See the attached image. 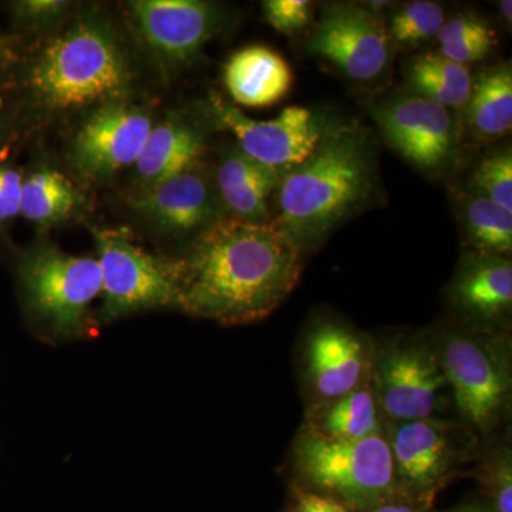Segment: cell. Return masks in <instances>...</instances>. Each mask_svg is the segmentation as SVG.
I'll list each match as a JSON object with an SVG mask.
<instances>
[{
	"label": "cell",
	"instance_id": "obj_1",
	"mask_svg": "<svg viewBox=\"0 0 512 512\" xmlns=\"http://www.w3.org/2000/svg\"><path fill=\"white\" fill-rule=\"evenodd\" d=\"M181 266V311L247 325L268 318L291 295L302 252L276 222L222 218L195 238Z\"/></svg>",
	"mask_w": 512,
	"mask_h": 512
},
{
	"label": "cell",
	"instance_id": "obj_2",
	"mask_svg": "<svg viewBox=\"0 0 512 512\" xmlns=\"http://www.w3.org/2000/svg\"><path fill=\"white\" fill-rule=\"evenodd\" d=\"M373 181L372 154L359 131H326L311 156L282 177L276 224L301 252L312 249L359 210Z\"/></svg>",
	"mask_w": 512,
	"mask_h": 512
},
{
	"label": "cell",
	"instance_id": "obj_3",
	"mask_svg": "<svg viewBox=\"0 0 512 512\" xmlns=\"http://www.w3.org/2000/svg\"><path fill=\"white\" fill-rule=\"evenodd\" d=\"M134 73L119 37L106 20L84 18L40 47L23 87L46 114L70 113L127 100Z\"/></svg>",
	"mask_w": 512,
	"mask_h": 512
},
{
	"label": "cell",
	"instance_id": "obj_4",
	"mask_svg": "<svg viewBox=\"0 0 512 512\" xmlns=\"http://www.w3.org/2000/svg\"><path fill=\"white\" fill-rule=\"evenodd\" d=\"M15 268L25 311L43 335L57 340L93 335L90 306L103 289L96 258L39 242L20 252Z\"/></svg>",
	"mask_w": 512,
	"mask_h": 512
},
{
	"label": "cell",
	"instance_id": "obj_5",
	"mask_svg": "<svg viewBox=\"0 0 512 512\" xmlns=\"http://www.w3.org/2000/svg\"><path fill=\"white\" fill-rule=\"evenodd\" d=\"M303 490L363 512L397 494L392 453L384 431L356 441L332 440L303 426L292 447Z\"/></svg>",
	"mask_w": 512,
	"mask_h": 512
},
{
	"label": "cell",
	"instance_id": "obj_6",
	"mask_svg": "<svg viewBox=\"0 0 512 512\" xmlns=\"http://www.w3.org/2000/svg\"><path fill=\"white\" fill-rule=\"evenodd\" d=\"M434 345L464 421L477 433H493L507 417L511 403L507 339L493 332L448 330Z\"/></svg>",
	"mask_w": 512,
	"mask_h": 512
},
{
	"label": "cell",
	"instance_id": "obj_7",
	"mask_svg": "<svg viewBox=\"0 0 512 512\" xmlns=\"http://www.w3.org/2000/svg\"><path fill=\"white\" fill-rule=\"evenodd\" d=\"M92 234L103 278L101 323L153 309H181V259L150 254L124 229L92 228Z\"/></svg>",
	"mask_w": 512,
	"mask_h": 512
},
{
	"label": "cell",
	"instance_id": "obj_8",
	"mask_svg": "<svg viewBox=\"0 0 512 512\" xmlns=\"http://www.w3.org/2000/svg\"><path fill=\"white\" fill-rule=\"evenodd\" d=\"M372 386L383 420L412 421L433 417L448 384L434 342L414 336L375 346Z\"/></svg>",
	"mask_w": 512,
	"mask_h": 512
},
{
	"label": "cell",
	"instance_id": "obj_9",
	"mask_svg": "<svg viewBox=\"0 0 512 512\" xmlns=\"http://www.w3.org/2000/svg\"><path fill=\"white\" fill-rule=\"evenodd\" d=\"M384 436L392 453L397 494L426 510L434 495L463 464L467 450L456 427L436 417L384 420Z\"/></svg>",
	"mask_w": 512,
	"mask_h": 512
},
{
	"label": "cell",
	"instance_id": "obj_10",
	"mask_svg": "<svg viewBox=\"0 0 512 512\" xmlns=\"http://www.w3.org/2000/svg\"><path fill=\"white\" fill-rule=\"evenodd\" d=\"M210 111L217 126L231 131L248 157L285 174L311 156L326 133L322 120L302 106L286 107L276 119L259 121L212 93Z\"/></svg>",
	"mask_w": 512,
	"mask_h": 512
},
{
	"label": "cell",
	"instance_id": "obj_11",
	"mask_svg": "<svg viewBox=\"0 0 512 512\" xmlns=\"http://www.w3.org/2000/svg\"><path fill=\"white\" fill-rule=\"evenodd\" d=\"M308 52L338 66L356 82L382 76L390 60V37L376 13L353 3H330L322 10Z\"/></svg>",
	"mask_w": 512,
	"mask_h": 512
},
{
	"label": "cell",
	"instance_id": "obj_12",
	"mask_svg": "<svg viewBox=\"0 0 512 512\" xmlns=\"http://www.w3.org/2000/svg\"><path fill=\"white\" fill-rule=\"evenodd\" d=\"M153 127V117L127 100L96 107L74 134L73 167L90 180L134 167Z\"/></svg>",
	"mask_w": 512,
	"mask_h": 512
},
{
	"label": "cell",
	"instance_id": "obj_13",
	"mask_svg": "<svg viewBox=\"0 0 512 512\" xmlns=\"http://www.w3.org/2000/svg\"><path fill=\"white\" fill-rule=\"evenodd\" d=\"M144 45L171 66H184L222 29L220 6L202 0H134L128 3Z\"/></svg>",
	"mask_w": 512,
	"mask_h": 512
},
{
	"label": "cell",
	"instance_id": "obj_14",
	"mask_svg": "<svg viewBox=\"0 0 512 512\" xmlns=\"http://www.w3.org/2000/svg\"><path fill=\"white\" fill-rule=\"evenodd\" d=\"M303 349V375L311 406L338 399L372 380L375 346L348 326L319 323Z\"/></svg>",
	"mask_w": 512,
	"mask_h": 512
},
{
	"label": "cell",
	"instance_id": "obj_15",
	"mask_svg": "<svg viewBox=\"0 0 512 512\" xmlns=\"http://www.w3.org/2000/svg\"><path fill=\"white\" fill-rule=\"evenodd\" d=\"M375 119L387 141L420 170L439 171L456 153L453 116L426 97H403L377 107Z\"/></svg>",
	"mask_w": 512,
	"mask_h": 512
},
{
	"label": "cell",
	"instance_id": "obj_16",
	"mask_svg": "<svg viewBox=\"0 0 512 512\" xmlns=\"http://www.w3.org/2000/svg\"><path fill=\"white\" fill-rule=\"evenodd\" d=\"M127 202L141 220L173 237H198L222 220L220 195L197 168L140 190Z\"/></svg>",
	"mask_w": 512,
	"mask_h": 512
},
{
	"label": "cell",
	"instance_id": "obj_17",
	"mask_svg": "<svg viewBox=\"0 0 512 512\" xmlns=\"http://www.w3.org/2000/svg\"><path fill=\"white\" fill-rule=\"evenodd\" d=\"M450 302L461 316L490 332L510 316L512 264L505 256H466L450 285Z\"/></svg>",
	"mask_w": 512,
	"mask_h": 512
},
{
	"label": "cell",
	"instance_id": "obj_18",
	"mask_svg": "<svg viewBox=\"0 0 512 512\" xmlns=\"http://www.w3.org/2000/svg\"><path fill=\"white\" fill-rule=\"evenodd\" d=\"M285 173L258 163L238 146L228 148L221 157L217 191L221 204L237 220L268 222V202L278 191Z\"/></svg>",
	"mask_w": 512,
	"mask_h": 512
},
{
	"label": "cell",
	"instance_id": "obj_19",
	"mask_svg": "<svg viewBox=\"0 0 512 512\" xmlns=\"http://www.w3.org/2000/svg\"><path fill=\"white\" fill-rule=\"evenodd\" d=\"M224 83L239 106H274L291 92L292 67L266 46H249L234 53L224 67Z\"/></svg>",
	"mask_w": 512,
	"mask_h": 512
},
{
	"label": "cell",
	"instance_id": "obj_20",
	"mask_svg": "<svg viewBox=\"0 0 512 512\" xmlns=\"http://www.w3.org/2000/svg\"><path fill=\"white\" fill-rule=\"evenodd\" d=\"M204 150V133L187 121L173 117L154 124L134 164V177L141 190L154 187L195 168Z\"/></svg>",
	"mask_w": 512,
	"mask_h": 512
},
{
	"label": "cell",
	"instance_id": "obj_21",
	"mask_svg": "<svg viewBox=\"0 0 512 512\" xmlns=\"http://www.w3.org/2000/svg\"><path fill=\"white\" fill-rule=\"evenodd\" d=\"M303 426L332 440L356 441L384 431L372 380L345 396L309 407Z\"/></svg>",
	"mask_w": 512,
	"mask_h": 512
},
{
	"label": "cell",
	"instance_id": "obj_22",
	"mask_svg": "<svg viewBox=\"0 0 512 512\" xmlns=\"http://www.w3.org/2000/svg\"><path fill=\"white\" fill-rule=\"evenodd\" d=\"M83 204V195L59 171L42 167L23 177L20 215L39 227L69 220Z\"/></svg>",
	"mask_w": 512,
	"mask_h": 512
},
{
	"label": "cell",
	"instance_id": "obj_23",
	"mask_svg": "<svg viewBox=\"0 0 512 512\" xmlns=\"http://www.w3.org/2000/svg\"><path fill=\"white\" fill-rule=\"evenodd\" d=\"M467 119L477 136L498 138L512 127V73L508 64L491 67L473 80Z\"/></svg>",
	"mask_w": 512,
	"mask_h": 512
},
{
	"label": "cell",
	"instance_id": "obj_24",
	"mask_svg": "<svg viewBox=\"0 0 512 512\" xmlns=\"http://www.w3.org/2000/svg\"><path fill=\"white\" fill-rule=\"evenodd\" d=\"M407 77L419 96L446 109L466 106L473 89V77L467 66L447 59L440 52L414 57Z\"/></svg>",
	"mask_w": 512,
	"mask_h": 512
},
{
	"label": "cell",
	"instance_id": "obj_25",
	"mask_svg": "<svg viewBox=\"0 0 512 512\" xmlns=\"http://www.w3.org/2000/svg\"><path fill=\"white\" fill-rule=\"evenodd\" d=\"M464 227L474 252L505 256L512 251V214L481 195L464 205Z\"/></svg>",
	"mask_w": 512,
	"mask_h": 512
},
{
	"label": "cell",
	"instance_id": "obj_26",
	"mask_svg": "<svg viewBox=\"0 0 512 512\" xmlns=\"http://www.w3.org/2000/svg\"><path fill=\"white\" fill-rule=\"evenodd\" d=\"M437 40L441 55L463 66L484 59L498 43L497 32L476 15H460L448 20Z\"/></svg>",
	"mask_w": 512,
	"mask_h": 512
},
{
	"label": "cell",
	"instance_id": "obj_27",
	"mask_svg": "<svg viewBox=\"0 0 512 512\" xmlns=\"http://www.w3.org/2000/svg\"><path fill=\"white\" fill-rule=\"evenodd\" d=\"M446 23L443 6L430 0L406 3L390 19V39L402 47H417L439 35Z\"/></svg>",
	"mask_w": 512,
	"mask_h": 512
},
{
	"label": "cell",
	"instance_id": "obj_28",
	"mask_svg": "<svg viewBox=\"0 0 512 512\" xmlns=\"http://www.w3.org/2000/svg\"><path fill=\"white\" fill-rule=\"evenodd\" d=\"M477 478L494 512H512V453L507 443L493 446L481 458Z\"/></svg>",
	"mask_w": 512,
	"mask_h": 512
},
{
	"label": "cell",
	"instance_id": "obj_29",
	"mask_svg": "<svg viewBox=\"0 0 512 512\" xmlns=\"http://www.w3.org/2000/svg\"><path fill=\"white\" fill-rule=\"evenodd\" d=\"M476 194L500 205L512 214V154L510 148L497 151L478 165L473 175Z\"/></svg>",
	"mask_w": 512,
	"mask_h": 512
},
{
	"label": "cell",
	"instance_id": "obj_30",
	"mask_svg": "<svg viewBox=\"0 0 512 512\" xmlns=\"http://www.w3.org/2000/svg\"><path fill=\"white\" fill-rule=\"evenodd\" d=\"M73 8L66 0H19L10 5L16 25L25 30H40L57 25Z\"/></svg>",
	"mask_w": 512,
	"mask_h": 512
},
{
	"label": "cell",
	"instance_id": "obj_31",
	"mask_svg": "<svg viewBox=\"0 0 512 512\" xmlns=\"http://www.w3.org/2000/svg\"><path fill=\"white\" fill-rule=\"evenodd\" d=\"M266 22L286 36H296L311 25L313 3L309 0H268L262 3Z\"/></svg>",
	"mask_w": 512,
	"mask_h": 512
},
{
	"label": "cell",
	"instance_id": "obj_32",
	"mask_svg": "<svg viewBox=\"0 0 512 512\" xmlns=\"http://www.w3.org/2000/svg\"><path fill=\"white\" fill-rule=\"evenodd\" d=\"M23 175L10 165L0 164V227L20 217Z\"/></svg>",
	"mask_w": 512,
	"mask_h": 512
},
{
	"label": "cell",
	"instance_id": "obj_33",
	"mask_svg": "<svg viewBox=\"0 0 512 512\" xmlns=\"http://www.w3.org/2000/svg\"><path fill=\"white\" fill-rule=\"evenodd\" d=\"M295 498L299 510L305 512H355L346 505L339 503V501L333 500V498L312 493V491H306L303 488H296Z\"/></svg>",
	"mask_w": 512,
	"mask_h": 512
},
{
	"label": "cell",
	"instance_id": "obj_34",
	"mask_svg": "<svg viewBox=\"0 0 512 512\" xmlns=\"http://www.w3.org/2000/svg\"><path fill=\"white\" fill-rule=\"evenodd\" d=\"M363 512H424V508L413 503L409 498L396 494L389 500L382 501V503L376 504L375 507Z\"/></svg>",
	"mask_w": 512,
	"mask_h": 512
},
{
	"label": "cell",
	"instance_id": "obj_35",
	"mask_svg": "<svg viewBox=\"0 0 512 512\" xmlns=\"http://www.w3.org/2000/svg\"><path fill=\"white\" fill-rule=\"evenodd\" d=\"M500 10L503 13V18L505 22H508V25H511L512 22V2L511 0H503L500 3Z\"/></svg>",
	"mask_w": 512,
	"mask_h": 512
},
{
	"label": "cell",
	"instance_id": "obj_36",
	"mask_svg": "<svg viewBox=\"0 0 512 512\" xmlns=\"http://www.w3.org/2000/svg\"><path fill=\"white\" fill-rule=\"evenodd\" d=\"M448 512H494L490 507H483V505H467V507L456 508V510Z\"/></svg>",
	"mask_w": 512,
	"mask_h": 512
},
{
	"label": "cell",
	"instance_id": "obj_37",
	"mask_svg": "<svg viewBox=\"0 0 512 512\" xmlns=\"http://www.w3.org/2000/svg\"><path fill=\"white\" fill-rule=\"evenodd\" d=\"M6 116V96L5 93L0 90V134L3 131V123H5Z\"/></svg>",
	"mask_w": 512,
	"mask_h": 512
},
{
	"label": "cell",
	"instance_id": "obj_38",
	"mask_svg": "<svg viewBox=\"0 0 512 512\" xmlns=\"http://www.w3.org/2000/svg\"><path fill=\"white\" fill-rule=\"evenodd\" d=\"M8 45H6V40L3 39L2 33H0V69H2L3 64L6 63V59H8Z\"/></svg>",
	"mask_w": 512,
	"mask_h": 512
},
{
	"label": "cell",
	"instance_id": "obj_39",
	"mask_svg": "<svg viewBox=\"0 0 512 512\" xmlns=\"http://www.w3.org/2000/svg\"><path fill=\"white\" fill-rule=\"evenodd\" d=\"M295 512H305V511L299 510V508H298V510H296Z\"/></svg>",
	"mask_w": 512,
	"mask_h": 512
}]
</instances>
